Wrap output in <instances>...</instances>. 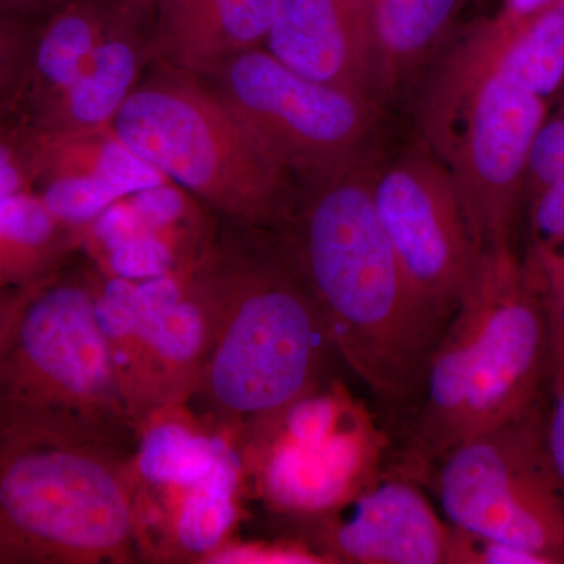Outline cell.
Masks as SVG:
<instances>
[{
  "label": "cell",
  "instance_id": "6da1fadb",
  "mask_svg": "<svg viewBox=\"0 0 564 564\" xmlns=\"http://www.w3.org/2000/svg\"><path fill=\"white\" fill-rule=\"evenodd\" d=\"M185 282L206 326L187 406L207 432L247 451L321 389L337 355L321 307L276 232L239 223L212 228Z\"/></svg>",
  "mask_w": 564,
  "mask_h": 564
},
{
  "label": "cell",
  "instance_id": "7a4b0ae2",
  "mask_svg": "<svg viewBox=\"0 0 564 564\" xmlns=\"http://www.w3.org/2000/svg\"><path fill=\"white\" fill-rule=\"evenodd\" d=\"M375 173L362 161L304 182L273 231L310 285L334 350L381 402L403 406L417 400L440 336L378 217Z\"/></svg>",
  "mask_w": 564,
  "mask_h": 564
},
{
  "label": "cell",
  "instance_id": "3957f363",
  "mask_svg": "<svg viewBox=\"0 0 564 564\" xmlns=\"http://www.w3.org/2000/svg\"><path fill=\"white\" fill-rule=\"evenodd\" d=\"M549 377L547 311L511 240L478 256L426 362L402 469L421 480L456 444L524 413Z\"/></svg>",
  "mask_w": 564,
  "mask_h": 564
},
{
  "label": "cell",
  "instance_id": "277c9868",
  "mask_svg": "<svg viewBox=\"0 0 564 564\" xmlns=\"http://www.w3.org/2000/svg\"><path fill=\"white\" fill-rule=\"evenodd\" d=\"M135 459L0 413V564L139 562Z\"/></svg>",
  "mask_w": 564,
  "mask_h": 564
},
{
  "label": "cell",
  "instance_id": "5b68a950",
  "mask_svg": "<svg viewBox=\"0 0 564 564\" xmlns=\"http://www.w3.org/2000/svg\"><path fill=\"white\" fill-rule=\"evenodd\" d=\"M102 270L76 252L22 289L0 336V413L139 454L141 432L99 321Z\"/></svg>",
  "mask_w": 564,
  "mask_h": 564
},
{
  "label": "cell",
  "instance_id": "8992f818",
  "mask_svg": "<svg viewBox=\"0 0 564 564\" xmlns=\"http://www.w3.org/2000/svg\"><path fill=\"white\" fill-rule=\"evenodd\" d=\"M109 129L132 154L220 220L273 229L292 177L195 74L151 62Z\"/></svg>",
  "mask_w": 564,
  "mask_h": 564
},
{
  "label": "cell",
  "instance_id": "52a82bcc",
  "mask_svg": "<svg viewBox=\"0 0 564 564\" xmlns=\"http://www.w3.org/2000/svg\"><path fill=\"white\" fill-rule=\"evenodd\" d=\"M545 400L445 452L429 475L448 525L564 564V486L544 436Z\"/></svg>",
  "mask_w": 564,
  "mask_h": 564
},
{
  "label": "cell",
  "instance_id": "ba28073f",
  "mask_svg": "<svg viewBox=\"0 0 564 564\" xmlns=\"http://www.w3.org/2000/svg\"><path fill=\"white\" fill-rule=\"evenodd\" d=\"M198 77L289 176L321 181L364 161L378 120L370 96L307 79L263 47Z\"/></svg>",
  "mask_w": 564,
  "mask_h": 564
},
{
  "label": "cell",
  "instance_id": "9c48e42d",
  "mask_svg": "<svg viewBox=\"0 0 564 564\" xmlns=\"http://www.w3.org/2000/svg\"><path fill=\"white\" fill-rule=\"evenodd\" d=\"M547 115V99L494 70L430 147L451 172L480 250L511 240L534 139Z\"/></svg>",
  "mask_w": 564,
  "mask_h": 564
},
{
  "label": "cell",
  "instance_id": "30bf717a",
  "mask_svg": "<svg viewBox=\"0 0 564 564\" xmlns=\"http://www.w3.org/2000/svg\"><path fill=\"white\" fill-rule=\"evenodd\" d=\"M373 199L404 276L441 336L481 252L451 172L422 141L384 170H377Z\"/></svg>",
  "mask_w": 564,
  "mask_h": 564
},
{
  "label": "cell",
  "instance_id": "8fae6325",
  "mask_svg": "<svg viewBox=\"0 0 564 564\" xmlns=\"http://www.w3.org/2000/svg\"><path fill=\"white\" fill-rule=\"evenodd\" d=\"M299 518L304 545L325 563L448 564L452 527L402 467L377 470L343 502Z\"/></svg>",
  "mask_w": 564,
  "mask_h": 564
},
{
  "label": "cell",
  "instance_id": "7c38bea8",
  "mask_svg": "<svg viewBox=\"0 0 564 564\" xmlns=\"http://www.w3.org/2000/svg\"><path fill=\"white\" fill-rule=\"evenodd\" d=\"M263 50L307 79L370 96L369 14L350 0H280Z\"/></svg>",
  "mask_w": 564,
  "mask_h": 564
},
{
  "label": "cell",
  "instance_id": "4fadbf2b",
  "mask_svg": "<svg viewBox=\"0 0 564 564\" xmlns=\"http://www.w3.org/2000/svg\"><path fill=\"white\" fill-rule=\"evenodd\" d=\"M151 62V22L118 0L76 80L25 131L35 140H50L109 129Z\"/></svg>",
  "mask_w": 564,
  "mask_h": 564
},
{
  "label": "cell",
  "instance_id": "5bb4252c",
  "mask_svg": "<svg viewBox=\"0 0 564 564\" xmlns=\"http://www.w3.org/2000/svg\"><path fill=\"white\" fill-rule=\"evenodd\" d=\"M280 0H158L152 62L202 76L242 52L263 47Z\"/></svg>",
  "mask_w": 564,
  "mask_h": 564
},
{
  "label": "cell",
  "instance_id": "9a60e30c",
  "mask_svg": "<svg viewBox=\"0 0 564 564\" xmlns=\"http://www.w3.org/2000/svg\"><path fill=\"white\" fill-rule=\"evenodd\" d=\"M377 436L356 422L315 443L272 441L265 470L270 497L296 516L328 510L377 473Z\"/></svg>",
  "mask_w": 564,
  "mask_h": 564
},
{
  "label": "cell",
  "instance_id": "2e32d148",
  "mask_svg": "<svg viewBox=\"0 0 564 564\" xmlns=\"http://www.w3.org/2000/svg\"><path fill=\"white\" fill-rule=\"evenodd\" d=\"M118 0H65L36 25L21 90L11 111L25 128L62 98L84 68Z\"/></svg>",
  "mask_w": 564,
  "mask_h": 564
},
{
  "label": "cell",
  "instance_id": "e0dca14e",
  "mask_svg": "<svg viewBox=\"0 0 564 564\" xmlns=\"http://www.w3.org/2000/svg\"><path fill=\"white\" fill-rule=\"evenodd\" d=\"M463 43L484 68L549 99L564 85V0L521 21L478 22Z\"/></svg>",
  "mask_w": 564,
  "mask_h": 564
},
{
  "label": "cell",
  "instance_id": "ac0fdd59",
  "mask_svg": "<svg viewBox=\"0 0 564 564\" xmlns=\"http://www.w3.org/2000/svg\"><path fill=\"white\" fill-rule=\"evenodd\" d=\"M464 0H373L369 10L373 85L399 88L451 29Z\"/></svg>",
  "mask_w": 564,
  "mask_h": 564
},
{
  "label": "cell",
  "instance_id": "d6986e66",
  "mask_svg": "<svg viewBox=\"0 0 564 564\" xmlns=\"http://www.w3.org/2000/svg\"><path fill=\"white\" fill-rule=\"evenodd\" d=\"M84 234L55 218L33 191L0 202V289H24L61 269Z\"/></svg>",
  "mask_w": 564,
  "mask_h": 564
},
{
  "label": "cell",
  "instance_id": "ffe728a7",
  "mask_svg": "<svg viewBox=\"0 0 564 564\" xmlns=\"http://www.w3.org/2000/svg\"><path fill=\"white\" fill-rule=\"evenodd\" d=\"M242 458L239 451L223 456L206 477L182 491L172 524V545L181 555L207 558L223 547L237 519V488Z\"/></svg>",
  "mask_w": 564,
  "mask_h": 564
},
{
  "label": "cell",
  "instance_id": "44dd1931",
  "mask_svg": "<svg viewBox=\"0 0 564 564\" xmlns=\"http://www.w3.org/2000/svg\"><path fill=\"white\" fill-rule=\"evenodd\" d=\"M36 22L0 13V111L17 101L28 69Z\"/></svg>",
  "mask_w": 564,
  "mask_h": 564
},
{
  "label": "cell",
  "instance_id": "7402d4cb",
  "mask_svg": "<svg viewBox=\"0 0 564 564\" xmlns=\"http://www.w3.org/2000/svg\"><path fill=\"white\" fill-rule=\"evenodd\" d=\"M6 117L7 111H0V202L32 191L35 151L31 133Z\"/></svg>",
  "mask_w": 564,
  "mask_h": 564
},
{
  "label": "cell",
  "instance_id": "603a6c76",
  "mask_svg": "<svg viewBox=\"0 0 564 564\" xmlns=\"http://www.w3.org/2000/svg\"><path fill=\"white\" fill-rule=\"evenodd\" d=\"M529 236V265L564 243V176L533 196Z\"/></svg>",
  "mask_w": 564,
  "mask_h": 564
},
{
  "label": "cell",
  "instance_id": "cb8c5ba5",
  "mask_svg": "<svg viewBox=\"0 0 564 564\" xmlns=\"http://www.w3.org/2000/svg\"><path fill=\"white\" fill-rule=\"evenodd\" d=\"M564 88V85H563ZM564 176V91L555 113L547 115L530 154L525 191L530 196Z\"/></svg>",
  "mask_w": 564,
  "mask_h": 564
},
{
  "label": "cell",
  "instance_id": "d4e9b609",
  "mask_svg": "<svg viewBox=\"0 0 564 564\" xmlns=\"http://www.w3.org/2000/svg\"><path fill=\"white\" fill-rule=\"evenodd\" d=\"M452 527V525H451ZM448 564H547L543 556L452 527Z\"/></svg>",
  "mask_w": 564,
  "mask_h": 564
},
{
  "label": "cell",
  "instance_id": "484cf974",
  "mask_svg": "<svg viewBox=\"0 0 564 564\" xmlns=\"http://www.w3.org/2000/svg\"><path fill=\"white\" fill-rule=\"evenodd\" d=\"M551 399L545 402L544 436L549 456L564 486V367L549 373Z\"/></svg>",
  "mask_w": 564,
  "mask_h": 564
},
{
  "label": "cell",
  "instance_id": "4316f807",
  "mask_svg": "<svg viewBox=\"0 0 564 564\" xmlns=\"http://www.w3.org/2000/svg\"><path fill=\"white\" fill-rule=\"evenodd\" d=\"M214 563H325V560L302 545L291 547H261V545H240V547H220L207 556Z\"/></svg>",
  "mask_w": 564,
  "mask_h": 564
},
{
  "label": "cell",
  "instance_id": "83f0119b",
  "mask_svg": "<svg viewBox=\"0 0 564 564\" xmlns=\"http://www.w3.org/2000/svg\"><path fill=\"white\" fill-rule=\"evenodd\" d=\"M549 332V373L564 367V285L545 299Z\"/></svg>",
  "mask_w": 564,
  "mask_h": 564
},
{
  "label": "cell",
  "instance_id": "f1b7e54d",
  "mask_svg": "<svg viewBox=\"0 0 564 564\" xmlns=\"http://www.w3.org/2000/svg\"><path fill=\"white\" fill-rule=\"evenodd\" d=\"M525 269L545 302V299L564 285V243L545 254L541 261L532 265L525 263Z\"/></svg>",
  "mask_w": 564,
  "mask_h": 564
},
{
  "label": "cell",
  "instance_id": "f546056e",
  "mask_svg": "<svg viewBox=\"0 0 564 564\" xmlns=\"http://www.w3.org/2000/svg\"><path fill=\"white\" fill-rule=\"evenodd\" d=\"M65 0H0V13L22 20L43 21Z\"/></svg>",
  "mask_w": 564,
  "mask_h": 564
},
{
  "label": "cell",
  "instance_id": "4dcf8cb0",
  "mask_svg": "<svg viewBox=\"0 0 564 564\" xmlns=\"http://www.w3.org/2000/svg\"><path fill=\"white\" fill-rule=\"evenodd\" d=\"M551 2L554 0H503L502 9L494 18L502 22L521 21Z\"/></svg>",
  "mask_w": 564,
  "mask_h": 564
},
{
  "label": "cell",
  "instance_id": "1f68e13d",
  "mask_svg": "<svg viewBox=\"0 0 564 564\" xmlns=\"http://www.w3.org/2000/svg\"><path fill=\"white\" fill-rule=\"evenodd\" d=\"M21 291L22 289H0V336L9 323L11 311H13Z\"/></svg>",
  "mask_w": 564,
  "mask_h": 564
},
{
  "label": "cell",
  "instance_id": "d6a6232c",
  "mask_svg": "<svg viewBox=\"0 0 564 564\" xmlns=\"http://www.w3.org/2000/svg\"><path fill=\"white\" fill-rule=\"evenodd\" d=\"M122 6L128 7L143 17L144 20L151 22L152 11H154L155 3L158 0H120Z\"/></svg>",
  "mask_w": 564,
  "mask_h": 564
},
{
  "label": "cell",
  "instance_id": "836d02e7",
  "mask_svg": "<svg viewBox=\"0 0 564 564\" xmlns=\"http://www.w3.org/2000/svg\"><path fill=\"white\" fill-rule=\"evenodd\" d=\"M350 2L352 6L358 7V9L369 14L370 6H372L373 0H350Z\"/></svg>",
  "mask_w": 564,
  "mask_h": 564
}]
</instances>
